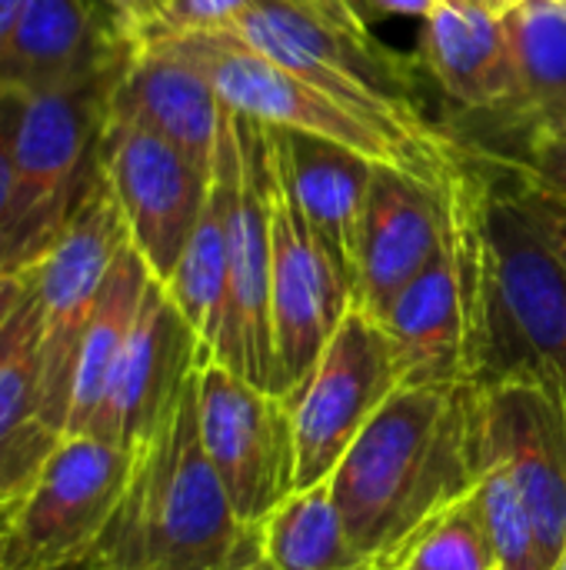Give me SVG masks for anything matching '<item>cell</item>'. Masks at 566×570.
<instances>
[{
	"label": "cell",
	"instance_id": "cell-23",
	"mask_svg": "<svg viewBox=\"0 0 566 570\" xmlns=\"http://www.w3.org/2000/svg\"><path fill=\"white\" fill-rule=\"evenodd\" d=\"M514 97L504 124L527 134L566 104V0H517L500 10Z\"/></svg>",
	"mask_w": 566,
	"mask_h": 570
},
{
	"label": "cell",
	"instance_id": "cell-40",
	"mask_svg": "<svg viewBox=\"0 0 566 570\" xmlns=\"http://www.w3.org/2000/svg\"><path fill=\"white\" fill-rule=\"evenodd\" d=\"M487 3H490L494 10H507V7H510V3H517V0H487Z\"/></svg>",
	"mask_w": 566,
	"mask_h": 570
},
{
	"label": "cell",
	"instance_id": "cell-44",
	"mask_svg": "<svg viewBox=\"0 0 566 570\" xmlns=\"http://www.w3.org/2000/svg\"><path fill=\"white\" fill-rule=\"evenodd\" d=\"M0 534H3V531H0Z\"/></svg>",
	"mask_w": 566,
	"mask_h": 570
},
{
	"label": "cell",
	"instance_id": "cell-26",
	"mask_svg": "<svg viewBox=\"0 0 566 570\" xmlns=\"http://www.w3.org/2000/svg\"><path fill=\"white\" fill-rule=\"evenodd\" d=\"M260 554L274 570H370L334 504L330 484L294 491L260 521Z\"/></svg>",
	"mask_w": 566,
	"mask_h": 570
},
{
	"label": "cell",
	"instance_id": "cell-36",
	"mask_svg": "<svg viewBox=\"0 0 566 570\" xmlns=\"http://www.w3.org/2000/svg\"><path fill=\"white\" fill-rule=\"evenodd\" d=\"M27 3H30V0H0V50H3L7 40L13 37V30H17L20 17H23V10H27Z\"/></svg>",
	"mask_w": 566,
	"mask_h": 570
},
{
	"label": "cell",
	"instance_id": "cell-30",
	"mask_svg": "<svg viewBox=\"0 0 566 570\" xmlns=\"http://www.w3.org/2000/svg\"><path fill=\"white\" fill-rule=\"evenodd\" d=\"M264 0H173L163 17L140 37H180V33H200V30H224L234 17L257 7ZM290 3H330V0H290Z\"/></svg>",
	"mask_w": 566,
	"mask_h": 570
},
{
	"label": "cell",
	"instance_id": "cell-11",
	"mask_svg": "<svg viewBox=\"0 0 566 570\" xmlns=\"http://www.w3.org/2000/svg\"><path fill=\"white\" fill-rule=\"evenodd\" d=\"M270 137V331H274V394L287 397L314 367L344 314L354 287L310 230L290 187L284 157Z\"/></svg>",
	"mask_w": 566,
	"mask_h": 570
},
{
	"label": "cell",
	"instance_id": "cell-34",
	"mask_svg": "<svg viewBox=\"0 0 566 570\" xmlns=\"http://www.w3.org/2000/svg\"><path fill=\"white\" fill-rule=\"evenodd\" d=\"M120 13H123V20L133 27V33H137V40L163 17V10L173 3V0H110Z\"/></svg>",
	"mask_w": 566,
	"mask_h": 570
},
{
	"label": "cell",
	"instance_id": "cell-6",
	"mask_svg": "<svg viewBox=\"0 0 566 570\" xmlns=\"http://www.w3.org/2000/svg\"><path fill=\"white\" fill-rule=\"evenodd\" d=\"M214 164L227 177L230 291L214 361L274 394L270 331V137L267 124L224 110Z\"/></svg>",
	"mask_w": 566,
	"mask_h": 570
},
{
	"label": "cell",
	"instance_id": "cell-27",
	"mask_svg": "<svg viewBox=\"0 0 566 570\" xmlns=\"http://www.w3.org/2000/svg\"><path fill=\"white\" fill-rule=\"evenodd\" d=\"M380 570H500L494 541L477 494H464L417 528H410L387 554L374 561Z\"/></svg>",
	"mask_w": 566,
	"mask_h": 570
},
{
	"label": "cell",
	"instance_id": "cell-39",
	"mask_svg": "<svg viewBox=\"0 0 566 570\" xmlns=\"http://www.w3.org/2000/svg\"><path fill=\"white\" fill-rule=\"evenodd\" d=\"M10 514H13V501H3L0 498V531L10 528Z\"/></svg>",
	"mask_w": 566,
	"mask_h": 570
},
{
	"label": "cell",
	"instance_id": "cell-32",
	"mask_svg": "<svg viewBox=\"0 0 566 570\" xmlns=\"http://www.w3.org/2000/svg\"><path fill=\"white\" fill-rule=\"evenodd\" d=\"M23 117V97L0 90V224L10 220L17 200V130Z\"/></svg>",
	"mask_w": 566,
	"mask_h": 570
},
{
	"label": "cell",
	"instance_id": "cell-15",
	"mask_svg": "<svg viewBox=\"0 0 566 570\" xmlns=\"http://www.w3.org/2000/svg\"><path fill=\"white\" fill-rule=\"evenodd\" d=\"M203 354L200 337L167 297L163 284L150 281L103 401L83 434L133 451L177 404Z\"/></svg>",
	"mask_w": 566,
	"mask_h": 570
},
{
	"label": "cell",
	"instance_id": "cell-18",
	"mask_svg": "<svg viewBox=\"0 0 566 570\" xmlns=\"http://www.w3.org/2000/svg\"><path fill=\"white\" fill-rule=\"evenodd\" d=\"M224 110L200 63L170 40H140L110 94V117L160 134L207 174H214Z\"/></svg>",
	"mask_w": 566,
	"mask_h": 570
},
{
	"label": "cell",
	"instance_id": "cell-19",
	"mask_svg": "<svg viewBox=\"0 0 566 570\" xmlns=\"http://www.w3.org/2000/svg\"><path fill=\"white\" fill-rule=\"evenodd\" d=\"M420 60L464 114L500 117L514 97L504 20L487 0H437L420 23Z\"/></svg>",
	"mask_w": 566,
	"mask_h": 570
},
{
	"label": "cell",
	"instance_id": "cell-38",
	"mask_svg": "<svg viewBox=\"0 0 566 570\" xmlns=\"http://www.w3.org/2000/svg\"><path fill=\"white\" fill-rule=\"evenodd\" d=\"M0 570H20L13 564V558H10V548H7V531L0 534Z\"/></svg>",
	"mask_w": 566,
	"mask_h": 570
},
{
	"label": "cell",
	"instance_id": "cell-10",
	"mask_svg": "<svg viewBox=\"0 0 566 570\" xmlns=\"http://www.w3.org/2000/svg\"><path fill=\"white\" fill-rule=\"evenodd\" d=\"M197 421L203 451L250 528L297 491V444L287 401L203 354L197 367Z\"/></svg>",
	"mask_w": 566,
	"mask_h": 570
},
{
	"label": "cell",
	"instance_id": "cell-24",
	"mask_svg": "<svg viewBox=\"0 0 566 570\" xmlns=\"http://www.w3.org/2000/svg\"><path fill=\"white\" fill-rule=\"evenodd\" d=\"M153 274L147 271L143 257L127 247L117 254L110 277L103 284V294L97 301V311L90 317V327L80 344L77 374H73V404H70V424L67 434H83L103 401V391L110 384V374L120 361V351L130 337V327L137 321L140 301L147 294V284Z\"/></svg>",
	"mask_w": 566,
	"mask_h": 570
},
{
	"label": "cell",
	"instance_id": "cell-42",
	"mask_svg": "<svg viewBox=\"0 0 566 570\" xmlns=\"http://www.w3.org/2000/svg\"><path fill=\"white\" fill-rule=\"evenodd\" d=\"M247 570H274V568H270V564H267V561H257V564H254V568H247Z\"/></svg>",
	"mask_w": 566,
	"mask_h": 570
},
{
	"label": "cell",
	"instance_id": "cell-1",
	"mask_svg": "<svg viewBox=\"0 0 566 570\" xmlns=\"http://www.w3.org/2000/svg\"><path fill=\"white\" fill-rule=\"evenodd\" d=\"M480 474L477 384H400L327 484L354 548L377 561Z\"/></svg>",
	"mask_w": 566,
	"mask_h": 570
},
{
	"label": "cell",
	"instance_id": "cell-4",
	"mask_svg": "<svg viewBox=\"0 0 566 570\" xmlns=\"http://www.w3.org/2000/svg\"><path fill=\"white\" fill-rule=\"evenodd\" d=\"M224 30L387 130L424 147L454 140L424 117L410 63L370 33V23L350 0H264Z\"/></svg>",
	"mask_w": 566,
	"mask_h": 570
},
{
	"label": "cell",
	"instance_id": "cell-14",
	"mask_svg": "<svg viewBox=\"0 0 566 570\" xmlns=\"http://www.w3.org/2000/svg\"><path fill=\"white\" fill-rule=\"evenodd\" d=\"M140 40L110 0H30L0 50V90L20 97L113 80Z\"/></svg>",
	"mask_w": 566,
	"mask_h": 570
},
{
	"label": "cell",
	"instance_id": "cell-33",
	"mask_svg": "<svg viewBox=\"0 0 566 570\" xmlns=\"http://www.w3.org/2000/svg\"><path fill=\"white\" fill-rule=\"evenodd\" d=\"M350 3L367 23H374L384 17H420L424 20L437 0H350Z\"/></svg>",
	"mask_w": 566,
	"mask_h": 570
},
{
	"label": "cell",
	"instance_id": "cell-43",
	"mask_svg": "<svg viewBox=\"0 0 566 570\" xmlns=\"http://www.w3.org/2000/svg\"><path fill=\"white\" fill-rule=\"evenodd\" d=\"M370 570H380V568H370Z\"/></svg>",
	"mask_w": 566,
	"mask_h": 570
},
{
	"label": "cell",
	"instance_id": "cell-20",
	"mask_svg": "<svg viewBox=\"0 0 566 570\" xmlns=\"http://www.w3.org/2000/svg\"><path fill=\"white\" fill-rule=\"evenodd\" d=\"M270 130L310 230L354 287L364 207L377 160L327 137L280 127Z\"/></svg>",
	"mask_w": 566,
	"mask_h": 570
},
{
	"label": "cell",
	"instance_id": "cell-12",
	"mask_svg": "<svg viewBox=\"0 0 566 570\" xmlns=\"http://www.w3.org/2000/svg\"><path fill=\"white\" fill-rule=\"evenodd\" d=\"M97 167L120 207L127 240L143 257L153 281L173 274L210 194V177L160 134L110 117L100 134Z\"/></svg>",
	"mask_w": 566,
	"mask_h": 570
},
{
	"label": "cell",
	"instance_id": "cell-25",
	"mask_svg": "<svg viewBox=\"0 0 566 570\" xmlns=\"http://www.w3.org/2000/svg\"><path fill=\"white\" fill-rule=\"evenodd\" d=\"M167 297L177 304L183 321L200 337L203 351L214 354L224 317H227V291H230V237H227V177L220 164H214L210 194L200 210V220L163 284Z\"/></svg>",
	"mask_w": 566,
	"mask_h": 570
},
{
	"label": "cell",
	"instance_id": "cell-13",
	"mask_svg": "<svg viewBox=\"0 0 566 570\" xmlns=\"http://www.w3.org/2000/svg\"><path fill=\"white\" fill-rule=\"evenodd\" d=\"M477 441L484 471H507L557 564L566 544V384L530 374L477 384Z\"/></svg>",
	"mask_w": 566,
	"mask_h": 570
},
{
	"label": "cell",
	"instance_id": "cell-22",
	"mask_svg": "<svg viewBox=\"0 0 566 570\" xmlns=\"http://www.w3.org/2000/svg\"><path fill=\"white\" fill-rule=\"evenodd\" d=\"M40 411V311L33 277L23 304L0 334V498L20 501L57 448Z\"/></svg>",
	"mask_w": 566,
	"mask_h": 570
},
{
	"label": "cell",
	"instance_id": "cell-3",
	"mask_svg": "<svg viewBox=\"0 0 566 570\" xmlns=\"http://www.w3.org/2000/svg\"><path fill=\"white\" fill-rule=\"evenodd\" d=\"M490 257L467 334V381L550 377L566 384V204L490 154Z\"/></svg>",
	"mask_w": 566,
	"mask_h": 570
},
{
	"label": "cell",
	"instance_id": "cell-37",
	"mask_svg": "<svg viewBox=\"0 0 566 570\" xmlns=\"http://www.w3.org/2000/svg\"><path fill=\"white\" fill-rule=\"evenodd\" d=\"M530 137H564L566 140V104L564 107H557L547 120H540V124L527 134V140H530ZM527 140H524V144H527Z\"/></svg>",
	"mask_w": 566,
	"mask_h": 570
},
{
	"label": "cell",
	"instance_id": "cell-5",
	"mask_svg": "<svg viewBox=\"0 0 566 570\" xmlns=\"http://www.w3.org/2000/svg\"><path fill=\"white\" fill-rule=\"evenodd\" d=\"M157 40L177 43L193 63H200L227 110L260 120L267 127L337 140L344 147L367 154L377 164H397L434 184H444V170L454 160L457 137L447 147H424L397 130H387L337 104L330 94L317 90L314 83L290 73L277 60L240 43L227 30H200Z\"/></svg>",
	"mask_w": 566,
	"mask_h": 570
},
{
	"label": "cell",
	"instance_id": "cell-8",
	"mask_svg": "<svg viewBox=\"0 0 566 570\" xmlns=\"http://www.w3.org/2000/svg\"><path fill=\"white\" fill-rule=\"evenodd\" d=\"M400 387L384 324L350 307L334 337L284 397L297 444V491L327 481L380 404Z\"/></svg>",
	"mask_w": 566,
	"mask_h": 570
},
{
	"label": "cell",
	"instance_id": "cell-35",
	"mask_svg": "<svg viewBox=\"0 0 566 570\" xmlns=\"http://www.w3.org/2000/svg\"><path fill=\"white\" fill-rule=\"evenodd\" d=\"M30 277H33V271L23 274V277H3L0 281V334L10 324V317L17 314V307L23 304V297L30 291Z\"/></svg>",
	"mask_w": 566,
	"mask_h": 570
},
{
	"label": "cell",
	"instance_id": "cell-21",
	"mask_svg": "<svg viewBox=\"0 0 566 570\" xmlns=\"http://www.w3.org/2000/svg\"><path fill=\"white\" fill-rule=\"evenodd\" d=\"M400 384H464L467 381V324L454 261L447 244L397 294L380 317Z\"/></svg>",
	"mask_w": 566,
	"mask_h": 570
},
{
	"label": "cell",
	"instance_id": "cell-2",
	"mask_svg": "<svg viewBox=\"0 0 566 570\" xmlns=\"http://www.w3.org/2000/svg\"><path fill=\"white\" fill-rule=\"evenodd\" d=\"M200 367V364H197ZM260 528L237 518L197 421V371L130 458L110 524L80 570H247Z\"/></svg>",
	"mask_w": 566,
	"mask_h": 570
},
{
	"label": "cell",
	"instance_id": "cell-28",
	"mask_svg": "<svg viewBox=\"0 0 566 570\" xmlns=\"http://www.w3.org/2000/svg\"><path fill=\"white\" fill-rule=\"evenodd\" d=\"M490 541H494V554H497V568L500 570H554L550 554L544 551V541L537 534V524L520 498V491L514 488V481L507 478V471L500 468H487L474 488Z\"/></svg>",
	"mask_w": 566,
	"mask_h": 570
},
{
	"label": "cell",
	"instance_id": "cell-31",
	"mask_svg": "<svg viewBox=\"0 0 566 570\" xmlns=\"http://www.w3.org/2000/svg\"><path fill=\"white\" fill-rule=\"evenodd\" d=\"M517 170L547 197L566 204V140L564 137H530L520 157H510Z\"/></svg>",
	"mask_w": 566,
	"mask_h": 570
},
{
	"label": "cell",
	"instance_id": "cell-7",
	"mask_svg": "<svg viewBox=\"0 0 566 570\" xmlns=\"http://www.w3.org/2000/svg\"><path fill=\"white\" fill-rule=\"evenodd\" d=\"M123 247L127 224L97 170L77 197L57 244L33 267V297L40 311V411L57 434H67L80 344Z\"/></svg>",
	"mask_w": 566,
	"mask_h": 570
},
{
	"label": "cell",
	"instance_id": "cell-29",
	"mask_svg": "<svg viewBox=\"0 0 566 570\" xmlns=\"http://www.w3.org/2000/svg\"><path fill=\"white\" fill-rule=\"evenodd\" d=\"M70 210L43 207L30 214H13L10 220H3L0 224V281L30 274L57 244Z\"/></svg>",
	"mask_w": 566,
	"mask_h": 570
},
{
	"label": "cell",
	"instance_id": "cell-17",
	"mask_svg": "<svg viewBox=\"0 0 566 570\" xmlns=\"http://www.w3.org/2000/svg\"><path fill=\"white\" fill-rule=\"evenodd\" d=\"M120 77L83 87L23 97L17 130V200L13 214L43 207L70 210L97 177V147ZM10 214V217H13Z\"/></svg>",
	"mask_w": 566,
	"mask_h": 570
},
{
	"label": "cell",
	"instance_id": "cell-16",
	"mask_svg": "<svg viewBox=\"0 0 566 570\" xmlns=\"http://www.w3.org/2000/svg\"><path fill=\"white\" fill-rule=\"evenodd\" d=\"M444 184L397 164H377L357 247L354 307L380 321L444 247Z\"/></svg>",
	"mask_w": 566,
	"mask_h": 570
},
{
	"label": "cell",
	"instance_id": "cell-41",
	"mask_svg": "<svg viewBox=\"0 0 566 570\" xmlns=\"http://www.w3.org/2000/svg\"><path fill=\"white\" fill-rule=\"evenodd\" d=\"M554 570H566V544L564 551H560V558H557V564H554Z\"/></svg>",
	"mask_w": 566,
	"mask_h": 570
},
{
	"label": "cell",
	"instance_id": "cell-9",
	"mask_svg": "<svg viewBox=\"0 0 566 570\" xmlns=\"http://www.w3.org/2000/svg\"><path fill=\"white\" fill-rule=\"evenodd\" d=\"M133 451L63 434L13 504L7 548L20 570H80L123 494Z\"/></svg>",
	"mask_w": 566,
	"mask_h": 570
}]
</instances>
